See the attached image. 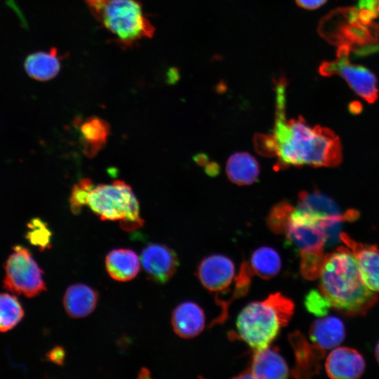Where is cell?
<instances>
[{
	"label": "cell",
	"instance_id": "26",
	"mask_svg": "<svg viewBox=\"0 0 379 379\" xmlns=\"http://www.w3.org/2000/svg\"><path fill=\"white\" fill-rule=\"evenodd\" d=\"M326 254L324 252L301 253L300 272L307 279L318 278L324 266Z\"/></svg>",
	"mask_w": 379,
	"mask_h": 379
},
{
	"label": "cell",
	"instance_id": "24",
	"mask_svg": "<svg viewBox=\"0 0 379 379\" xmlns=\"http://www.w3.org/2000/svg\"><path fill=\"white\" fill-rule=\"evenodd\" d=\"M25 312L18 299L8 293H0V332H7L18 324Z\"/></svg>",
	"mask_w": 379,
	"mask_h": 379
},
{
	"label": "cell",
	"instance_id": "19",
	"mask_svg": "<svg viewBox=\"0 0 379 379\" xmlns=\"http://www.w3.org/2000/svg\"><path fill=\"white\" fill-rule=\"evenodd\" d=\"M345 337L343 321L333 316L314 320L310 328L311 342L324 350L338 345Z\"/></svg>",
	"mask_w": 379,
	"mask_h": 379
},
{
	"label": "cell",
	"instance_id": "1",
	"mask_svg": "<svg viewBox=\"0 0 379 379\" xmlns=\"http://www.w3.org/2000/svg\"><path fill=\"white\" fill-rule=\"evenodd\" d=\"M286 102L276 103V119L272 134L277 169L308 165L334 167L343 160L340 140L331 129L310 126L305 119L286 120Z\"/></svg>",
	"mask_w": 379,
	"mask_h": 379
},
{
	"label": "cell",
	"instance_id": "31",
	"mask_svg": "<svg viewBox=\"0 0 379 379\" xmlns=\"http://www.w3.org/2000/svg\"><path fill=\"white\" fill-rule=\"evenodd\" d=\"M296 4L307 10H314L322 6L328 0H295Z\"/></svg>",
	"mask_w": 379,
	"mask_h": 379
},
{
	"label": "cell",
	"instance_id": "13",
	"mask_svg": "<svg viewBox=\"0 0 379 379\" xmlns=\"http://www.w3.org/2000/svg\"><path fill=\"white\" fill-rule=\"evenodd\" d=\"M340 237L357 258L365 284L372 291L379 292V248L355 241L344 232Z\"/></svg>",
	"mask_w": 379,
	"mask_h": 379
},
{
	"label": "cell",
	"instance_id": "6",
	"mask_svg": "<svg viewBox=\"0 0 379 379\" xmlns=\"http://www.w3.org/2000/svg\"><path fill=\"white\" fill-rule=\"evenodd\" d=\"M4 269L3 286L13 294L33 298L46 290L43 271L25 247L14 246Z\"/></svg>",
	"mask_w": 379,
	"mask_h": 379
},
{
	"label": "cell",
	"instance_id": "16",
	"mask_svg": "<svg viewBox=\"0 0 379 379\" xmlns=\"http://www.w3.org/2000/svg\"><path fill=\"white\" fill-rule=\"evenodd\" d=\"M253 378H286L288 366L278 350L270 346L255 350L249 368Z\"/></svg>",
	"mask_w": 379,
	"mask_h": 379
},
{
	"label": "cell",
	"instance_id": "11",
	"mask_svg": "<svg viewBox=\"0 0 379 379\" xmlns=\"http://www.w3.org/2000/svg\"><path fill=\"white\" fill-rule=\"evenodd\" d=\"M140 262L148 277L160 284L167 282L179 265L175 252L159 244L147 245L141 253Z\"/></svg>",
	"mask_w": 379,
	"mask_h": 379
},
{
	"label": "cell",
	"instance_id": "32",
	"mask_svg": "<svg viewBox=\"0 0 379 379\" xmlns=\"http://www.w3.org/2000/svg\"><path fill=\"white\" fill-rule=\"evenodd\" d=\"M375 358H376L378 362L379 363V341L377 343L376 347H375Z\"/></svg>",
	"mask_w": 379,
	"mask_h": 379
},
{
	"label": "cell",
	"instance_id": "18",
	"mask_svg": "<svg viewBox=\"0 0 379 379\" xmlns=\"http://www.w3.org/2000/svg\"><path fill=\"white\" fill-rule=\"evenodd\" d=\"M105 267L109 275L119 281L135 278L140 269L138 255L128 248L114 249L105 258Z\"/></svg>",
	"mask_w": 379,
	"mask_h": 379
},
{
	"label": "cell",
	"instance_id": "9",
	"mask_svg": "<svg viewBox=\"0 0 379 379\" xmlns=\"http://www.w3.org/2000/svg\"><path fill=\"white\" fill-rule=\"evenodd\" d=\"M197 274L206 289L220 294L227 291L234 281L235 267L228 257L214 254L200 262Z\"/></svg>",
	"mask_w": 379,
	"mask_h": 379
},
{
	"label": "cell",
	"instance_id": "23",
	"mask_svg": "<svg viewBox=\"0 0 379 379\" xmlns=\"http://www.w3.org/2000/svg\"><path fill=\"white\" fill-rule=\"evenodd\" d=\"M248 265L252 272L260 278L268 279L279 272L281 260L276 250L269 246H262L253 251Z\"/></svg>",
	"mask_w": 379,
	"mask_h": 379
},
{
	"label": "cell",
	"instance_id": "15",
	"mask_svg": "<svg viewBox=\"0 0 379 379\" xmlns=\"http://www.w3.org/2000/svg\"><path fill=\"white\" fill-rule=\"evenodd\" d=\"M171 324L173 331L180 337L183 338L195 337L204 328V310L194 302H183L173 311Z\"/></svg>",
	"mask_w": 379,
	"mask_h": 379
},
{
	"label": "cell",
	"instance_id": "2",
	"mask_svg": "<svg viewBox=\"0 0 379 379\" xmlns=\"http://www.w3.org/2000/svg\"><path fill=\"white\" fill-rule=\"evenodd\" d=\"M319 277V291L331 308L344 315H364L378 300L376 292L365 284L357 260L346 246L326 254Z\"/></svg>",
	"mask_w": 379,
	"mask_h": 379
},
{
	"label": "cell",
	"instance_id": "14",
	"mask_svg": "<svg viewBox=\"0 0 379 379\" xmlns=\"http://www.w3.org/2000/svg\"><path fill=\"white\" fill-rule=\"evenodd\" d=\"M325 368L331 378L354 379L363 374L365 361L357 350L340 347L330 352L326 360Z\"/></svg>",
	"mask_w": 379,
	"mask_h": 379
},
{
	"label": "cell",
	"instance_id": "17",
	"mask_svg": "<svg viewBox=\"0 0 379 379\" xmlns=\"http://www.w3.org/2000/svg\"><path fill=\"white\" fill-rule=\"evenodd\" d=\"M98 300L97 291L84 284L69 286L63 297L65 310L72 318H83L93 312Z\"/></svg>",
	"mask_w": 379,
	"mask_h": 379
},
{
	"label": "cell",
	"instance_id": "10",
	"mask_svg": "<svg viewBox=\"0 0 379 379\" xmlns=\"http://www.w3.org/2000/svg\"><path fill=\"white\" fill-rule=\"evenodd\" d=\"M297 208L319 220L337 224L355 220L359 215L358 211L352 209L341 212L332 199L318 190L300 192Z\"/></svg>",
	"mask_w": 379,
	"mask_h": 379
},
{
	"label": "cell",
	"instance_id": "27",
	"mask_svg": "<svg viewBox=\"0 0 379 379\" xmlns=\"http://www.w3.org/2000/svg\"><path fill=\"white\" fill-rule=\"evenodd\" d=\"M93 183L89 178H84L73 187L69 198L71 211L77 214L83 206L87 205L88 198Z\"/></svg>",
	"mask_w": 379,
	"mask_h": 379
},
{
	"label": "cell",
	"instance_id": "7",
	"mask_svg": "<svg viewBox=\"0 0 379 379\" xmlns=\"http://www.w3.org/2000/svg\"><path fill=\"white\" fill-rule=\"evenodd\" d=\"M345 47L339 49L338 58L332 62H323L319 67L322 76L338 74L352 91L367 102L374 103L378 98V81L375 74L366 67L350 62Z\"/></svg>",
	"mask_w": 379,
	"mask_h": 379
},
{
	"label": "cell",
	"instance_id": "29",
	"mask_svg": "<svg viewBox=\"0 0 379 379\" xmlns=\"http://www.w3.org/2000/svg\"><path fill=\"white\" fill-rule=\"evenodd\" d=\"M305 306L310 313L322 317L331 308L330 304L319 291L311 290L305 296Z\"/></svg>",
	"mask_w": 379,
	"mask_h": 379
},
{
	"label": "cell",
	"instance_id": "25",
	"mask_svg": "<svg viewBox=\"0 0 379 379\" xmlns=\"http://www.w3.org/2000/svg\"><path fill=\"white\" fill-rule=\"evenodd\" d=\"M294 208L286 201H282L272 207L267 218V226L272 232L284 234Z\"/></svg>",
	"mask_w": 379,
	"mask_h": 379
},
{
	"label": "cell",
	"instance_id": "8",
	"mask_svg": "<svg viewBox=\"0 0 379 379\" xmlns=\"http://www.w3.org/2000/svg\"><path fill=\"white\" fill-rule=\"evenodd\" d=\"M324 222L296 207L284 234L300 253L324 252L323 247L328 238Z\"/></svg>",
	"mask_w": 379,
	"mask_h": 379
},
{
	"label": "cell",
	"instance_id": "20",
	"mask_svg": "<svg viewBox=\"0 0 379 379\" xmlns=\"http://www.w3.org/2000/svg\"><path fill=\"white\" fill-rule=\"evenodd\" d=\"M24 67L31 78L46 81L55 77L61 68L60 58L55 48L48 51H37L27 56Z\"/></svg>",
	"mask_w": 379,
	"mask_h": 379
},
{
	"label": "cell",
	"instance_id": "30",
	"mask_svg": "<svg viewBox=\"0 0 379 379\" xmlns=\"http://www.w3.org/2000/svg\"><path fill=\"white\" fill-rule=\"evenodd\" d=\"M65 350L61 347H55L47 353V358L51 362L62 365L65 361Z\"/></svg>",
	"mask_w": 379,
	"mask_h": 379
},
{
	"label": "cell",
	"instance_id": "28",
	"mask_svg": "<svg viewBox=\"0 0 379 379\" xmlns=\"http://www.w3.org/2000/svg\"><path fill=\"white\" fill-rule=\"evenodd\" d=\"M29 229L27 239L30 243L42 250L49 247L51 232L46 224L36 218L29 224Z\"/></svg>",
	"mask_w": 379,
	"mask_h": 379
},
{
	"label": "cell",
	"instance_id": "4",
	"mask_svg": "<svg viewBox=\"0 0 379 379\" xmlns=\"http://www.w3.org/2000/svg\"><path fill=\"white\" fill-rule=\"evenodd\" d=\"M95 20L121 48L152 38L155 28L138 0H84Z\"/></svg>",
	"mask_w": 379,
	"mask_h": 379
},
{
	"label": "cell",
	"instance_id": "12",
	"mask_svg": "<svg viewBox=\"0 0 379 379\" xmlns=\"http://www.w3.org/2000/svg\"><path fill=\"white\" fill-rule=\"evenodd\" d=\"M288 341L295 355L292 376L295 378H310L319 373L326 350L310 343L299 331L291 333Z\"/></svg>",
	"mask_w": 379,
	"mask_h": 379
},
{
	"label": "cell",
	"instance_id": "21",
	"mask_svg": "<svg viewBox=\"0 0 379 379\" xmlns=\"http://www.w3.org/2000/svg\"><path fill=\"white\" fill-rule=\"evenodd\" d=\"M260 166L255 158L246 152L232 154L226 164L229 180L238 185H249L255 182L260 174Z\"/></svg>",
	"mask_w": 379,
	"mask_h": 379
},
{
	"label": "cell",
	"instance_id": "22",
	"mask_svg": "<svg viewBox=\"0 0 379 379\" xmlns=\"http://www.w3.org/2000/svg\"><path fill=\"white\" fill-rule=\"evenodd\" d=\"M81 143L84 154L93 157L105 146L109 135V125L104 119L91 117L81 126Z\"/></svg>",
	"mask_w": 379,
	"mask_h": 379
},
{
	"label": "cell",
	"instance_id": "5",
	"mask_svg": "<svg viewBox=\"0 0 379 379\" xmlns=\"http://www.w3.org/2000/svg\"><path fill=\"white\" fill-rule=\"evenodd\" d=\"M87 205L102 220H120L121 227L126 231L143 225L138 201L131 187L124 181L118 180L93 187Z\"/></svg>",
	"mask_w": 379,
	"mask_h": 379
},
{
	"label": "cell",
	"instance_id": "3",
	"mask_svg": "<svg viewBox=\"0 0 379 379\" xmlns=\"http://www.w3.org/2000/svg\"><path fill=\"white\" fill-rule=\"evenodd\" d=\"M293 312V302L280 293L270 294L262 301L251 302L237 319V338L255 350L266 348L288 324Z\"/></svg>",
	"mask_w": 379,
	"mask_h": 379
}]
</instances>
